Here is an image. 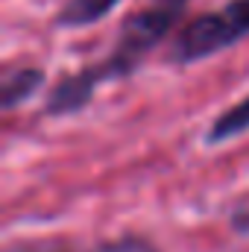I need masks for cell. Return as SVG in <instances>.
Returning <instances> with one entry per match:
<instances>
[{"label":"cell","instance_id":"5b68a950","mask_svg":"<svg viewBox=\"0 0 249 252\" xmlns=\"http://www.w3.org/2000/svg\"><path fill=\"white\" fill-rule=\"evenodd\" d=\"M121 3L124 0H64L53 24L62 30H82V27H91V24L103 21L106 15H112Z\"/></svg>","mask_w":249,"mask_h":252},{"label":"cell","instance_id":"52a82bcc","mask_svg":"<svg viewBox=\"0 0 249 252\" xmlns=\"http://www.w3.org/2000/svg\"><path fill=\"white\" fill-rule=\"evenodd\" d=\"M94 252H158V247L150 244V241L141 238V235H121V238H115V241L100 244Z\"/></svg>","mask_w":249,"mask_h":252},{"label":"cell","instance_id":"3957f363","mask_svg":"<svg viewBox=\"0 0 249 252\" xmlns=\"http://www.w3.org/2000/svg\"><path fill=\"white\" fill-rule=\"evenodd\" d=\"M106 85V76L100 70V64H85L73 73H64L59 82H53V88L47 91L44 97V115L50 118H64V115H73V112H82L94 91Z\"/></svg>","mask_w":249,"mask_h":252},{"label":"cell","instance_id":"7a4b0ae2","mask_svg":"<svg viewBox=\"0 0 249 252\" xmlns=\"http://www.w3.org/2000/svg\"><path fill=\"white\" fill-rule=\"evenodd\" d=\"M179 21H182L179 6H150V9L126 12L118 27V38H115L112 50L97 62L106 82L132 76L135 67L147 59V53L156 50L173 32V27Z\"/></svg>","mask_w":249,"mask_h":252},{"label":"cell","instance_id":"ba28073f","mask_svg":"<svg viewBox=\"0 0 249 252\" xmlns=\"http://www.w3.org/2000/svg\"><path fill=\"white\" fill-rule=\"evenodd\" d=\"M232 226H235L238 232H244V235H249V211H238V214L232 217Z\"/></svg>","mask_w":249,"mask_h":252},{"label":"cell","instance_id":"8992f818","mask_svg":"<svg viewBox=\"0 0 249 252\" xmlns=\"http://www.w3.org/2000/svg\"><path fill=\"white\" fill-rule=\"evenodd\" d=\"M249 132V94L241 97L235 106L223 109L211 124H208V132H205V144L208 147H217V144H226L238 135Z\"/></svg>","mask_w":249,"mask_h":252},{"label":"cell","instance_id":"9c48e42d","mask_svg":"<svg viewBox=\"0 0 249 252\" xmlns=\"http://www.w3.org/2000/svg\"><path fill=\"white\" fill-rule=\"evenodd\" d=\"M156 3H158V6H179V9H182L185 0H156Z\"/></svg>","mask_w":249,"mask_h":252},{"label":"cell","instance_id":"277c9868","mask_svg":"<svg viewBox=\"0 0 249 252\" xmlns=\"http://www.w3.org/2000/svg\"><path fill=\"white\" fill-rule=\"evenodd\" d=\"M44 85V70L35 64H18L12 70L3 73L0 82V106L3 112H12L18 106H24L30 97L38 94V88Z\"/></svg>","mask_w":249,"mask_h":252},{"label":"cell","instance_id":"6da1fadb","mask_svg":"<svg viewBox=\"0 0 249 252\" xmlns=\"http://www.w3.org/2000/svg\"><path fill=\"white\" fill-rule=\"evenodd\" d=\"M249 35V0H226L214 12L193 15L173 32L167 47V62L193 64L208 56L223 53L226 47L238 44Z\"/></svg>","mask_w":249,"mask_h":252}]
</instances>
